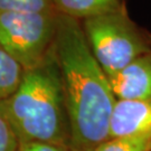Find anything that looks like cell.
Here are the masks:
<instances>
[{"instance_id": "cell-3", "label": "cell", "mask_w": 151, "mask_h": 151, "mask_svg": "<svg viewBox=\"0 0 151 151\" xmlns=\"http://www.w3.org/2000/svg\"><path fill=\"white\" fill-rule=\"evenodd\" d=\"M81 25L92 54L108 77L151 52V32L132 20L128 9L84 19Z\"/></svg>"}, {"instance_id": "cell-1", "label": "cell", "mask_w": 151, "mask_h": 151, "mask_svg": "<svg viewBox=\"0 0 151 151\" xmlns=\"http://www.w3.org/2000/svg\"><path fill=\"white\" fill-rule=\"evenodd\" d=\"M54 52L70 127V151H94L109 139L116 99L88 47L81 22L60 14Z\"/></svg>"}, {"instance_id": "cell-5", "label": "cell", "mask_w": 151, "mask_h": 151, "mask_svg": "<svg viewBox=\"0 0 151 151\" xmlns=\"http://www.w3.org/2000/svg\"><path fill=\"white\" fill-rule=\"evenodd\" d=\"M116 100L151 97V52L138 57L127 67L109 77Z\"/></svg>"}, {"instance_id": "cell-2", "label": "cell", "mask_w": 151, "mask_h": 151, "mask_svg": "<svg viewBox=\"0 0 151 151\" xmlns=\"http://www.w3.org/2000/svg\"><path fill=\"white\" fill-rule=\"evenodd\" d=\"M19 143L45 142L70 148V127L54 47L39 64L25 70L16 92L0 101Z\"/></svg>"}, {"instance_id": "cell-8", "label": "cell", "mask_w": 151, "mask_h": 151, "mask_svg": "<svg viewBox=\"0 0 151 151\" xmlns=\"http://www.w3.org/2000/svg\"><path fill=\"white\" fill-rule=\"evenodd\" d=\"M25 68L0 47V101L11 96L18 88Z\"/></svg>"}, {"instance_id": "cell-6", "label": "cell", "mask_w": 151, "mask_h": 151, "mask_svg": "<svg viewBox=\"0 0 151 151\" xmlns=\"http://www.w3.org/2000/svg\"><path fill=\"white\" fill-rule=\"evenodd\" d=\"M151 131V97L145 100H116L109 139Z\"/></svg>"}, {"instance_id": "cell-9", "label": "cell", "mask_w": 151, "mask_h": 151, "mask_svg": "<svg viewBox=\"0 0 151 151\" xmlns=\"http://www.w3.org/2000/svg\"><path fill=\"white\" fill-rule=\"evenodd\" d=\"M94 151H151V131L108 139Z\"/></svg>"}, {"instance_id": "cell-10", "label": "cell", "mask_w": 151, "mask_h": 151, "mask_svg": "<svg viewBox=\"0 0 151 151\" xmlns=\"http://www.w3.org/2000/svg\"><path fill=\"white\" fill-rule=\"evenodd\" d=\"M54 10V0H0V12L40 14Z\"/></svg>"}, {"instance_id": "cell-7", "label": "cell", "mask_w": 151, "mask_h": 151, "mask_svg": "<svg viewBox=\"0 0 151 151\" xmlns=\"http://www.w3.org/2000/svg\"><path fill=\"white\" fill-rule=\"evenodd\" d=\"M55 9L78 22L128 9L127 0H54Z\"/></svg>"}, {"instance_id": "cell-11", "label": "cell", "mask_w": 151, "mask_h": 151, "mask_svg": "<svg viewBox=\"0 0 151 151\" xmlns=\"http://www.w3.org/2000/svg\"><path fill=\"white\" fill-rule=\"evenodd\" d=\"M18 146L16 133L0 108V151H17Z\"/></svg>"}, {"instance_id": "cell-12", "label": "cell", "mask_w": 151, "mask_h": 151, "mask_svg": "<svg viewBox=\"0 0 151 151\" xmlns=\"http://www.w3.org/2000/svg\"><path fill=\"white\" fill-rule=\"evenodd\" d=\"M17 151H70V148L54 143L45 142H22Z\"/></svg>"}, {"instance_id": "cell-4", "label": "cell", "mask_w": 151, "mask_h": 151, "mask_svg": "<svg viewBox=\"0 0 151 151\" xmlns=\"http://www.w3.org/2000/svg\"><path fill=\"white\" fill-rule=\"evenodd\" d=\"M57 10L40 14L0 12V47L25 70L39 64L53 49Z\"/></svg>"}]
</instances>
